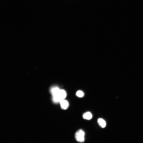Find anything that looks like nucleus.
Returning <instances> with one entry per match:
<instances>
[{"instance_id":"obj_6","label":"nucleus","mask_w":143,"mask_h":143,"mask_svg":"<svg viewBox=\"0 0 143 143\" xmlns=\"http://www.w3.org/2000/svg\"><path fill=\"white\" fill-rule=\"evenodd\" d=\"M83 117L85 119L90 120L92 118V115L90 112H88L84 114L83 115Z\"/></svg>"},{"instance_id":"obj_5","label":"nucleus","mask_w":143,"mask_h":143,"mask_svg":"<svg viewBox=\"0 0 143 143\" xmlns=\"http://www.w3.org/2000/svg\"><path fill=\"white\" fill-rule=\"evenodd\" d=\"M60 90L57 87H55L52 88L51 90V92L53 96L57 94Z\"/></svg>"},{"instance_id":"obj_2","label":"nucleus","mask_w":143,"mask_h":143,"mask_svg":"<svg viewBox=\"0 0 143 143\" xmlns=\"http://www.w3.org/2000/svg\"><path fill=\"white\" fill-rule=\"evenodd\" d=\"M85 133L81 129L78 131L75 135L76 141L78 142L83 143L84 142Z\"/></svg>"},{"instance_id":"obj_1","label":"nucleus","mask_w":143,"mask_h":143,"mask_svg":"<svg viewBox=\"0 0 143 143\" xmlns=\"http://www.w3.org/2000/svg\"><path fill=\"white\" fill-rule=\"evenodd\" d=\"M67 94L65 91L63 90H60L57 94L53 96V101L55 103L59 102L65 98Z\"/></svg>"},{"instance_id":"obj_7","label":"nucleus","mask_w":143,"mask_h":143,"mask_svg":"<svg viewBox=\"0 0 143 143\" xmlns=\"http://www.w3.org/2000/svg\"><path fill=\"white\" fill-rule=\"evenodd\" d=\"M76 94L78 97L80 98L83 97L84 95V93L80 90L78 91L76 93Z\"/></svg>"},{"instance_id":"obj_3","label":"nucleus","mask_w":143,"mask_h":143,"mask_svg":"<svg viewBox=\"0 0 143 143\" xmlns=\"http://www.w3.org/2000/svg\"><path fill=\"white\" fill-rule=\"evenodd\" d=\"M61 107L63 110H67L69 106L68 102L65 100L63 99L60 102Z\"/></svg>"},{"instance_id":"obj_4","label":"nucleus","mask_w":143,"mask_h":143,"mask_svg":"<svg viewBox=\"0 0 143 143\" xmlns=\"http://www.w3.org/2000/svg\"><path fill=\"white\" fill-rule=\"evenodd\" d=\"M98 123L100 126L102 128H105L106 126V121L100 118L98 120Z\"/></svg>"}]
</instances>
